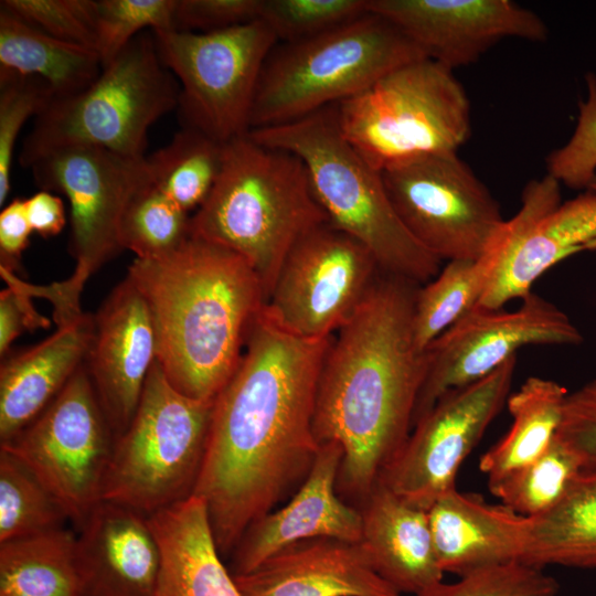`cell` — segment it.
I'll use <instances>...</instances> for the list:
<instances>
[{
	"label": "cell",
	"mask_w": 596,
	"mask_h": 596,
	"mask_svg": "<svg viewBox=\"0 0 596 596\" xmlns=\"http://www.w3.org/2000/svg\"><path fill=\"white\" fill-rule=\"evenodd\" d=\"M331 337L294 336L263 308L249 326L238 364L214 400L193 491L222 557L315 460L317 384Z\"/></svg>",
	"instance_id": "obj_1"
},
{
	"label": "cell",
	"mask_w": 596,
	"mask_h": 596,
	"mask_svg": "<svg viewBox=\"0 0 596 596\" xmlns=\"http://www.w3.org/2000/svg\"><path fill=\"white\" fill-rule=\"evenodd\" d=\"M421 285L382 272L353 316L332 334L316 393L313 434L343 456L337 490L361 501L413 427L425 351L413 337Z\"/></svg>",
	"instance_id": "obj_2"
},
{
	"label": "cell",
	"mask_w": 596,
	"mask_h": 596,
	"mask_svg": "<svg viewBox=\"0 0 596 596\" xmlns=\"http://www.w3.org/2000/svg\"><path fill=\"white\" fill-rule=\"evenodd\" d=\"M127 278L149 306L169 383L188 397L214 401L265 305L255 270L236 253L190 235L169 253L136 257Z\"/></svg>",
	"instance_id": "obj_3"
},
{
	"label": "cell",
	"mask_w": 596,
	"mask_h": 596,
	"mask_svg": "<svg viewBox=\"0 0 596 596\" xmlns=\"http://www.w3.org/2000/svg\"><path fill=\"white\" fill-rule=\"evenodd\" d=\"M328 223L302 160L248 134L225 146L222 171L190 219V235L243 257L268 299L294 245Z\"/></svg>",
	"instance_id": "obj_4"
},
{
	"label": "cell",
	"mask_w": 596,
	"mask_h": 596,
	"mask_svg": "<svg viewBox=\"0 0 596 596\" xmlns=\"http://www.w3.org/2000/svg\"><path fill=\"white\" fill-rule=\"evenodd\" d=\"M337 105L248 135L302 160L328 223L369 248L384 273L424 285L439 273L443 260L405 228L391 203L382 171L343 137Z\"/></svg>",
	"instance_id": "obj_5"
},
{
	"label": "cell",
	"mask_w": 596,
	"mask_h": 596,
	"mask_svg": "<svg viewBox=\"0 0 596 596\" xmlns=\"http://www.w3.org/2000/svg\"><path fill=\"white\" fill-rule=\"evenodd\" d=\"M423 57L396 25L370 10L322 34L278 42L260 73L251 130L290 124L340 104Z\"/></svg>",
	"instance_id": "obj_6"
},
{
	"label": "cell",
	"mask_w": 596,
	"mask_h": 596,
	"mask_svg": "<svg viewBox=\"0 0 596 596\" xmlns=\"http://www.w3.org/2000/svg\"><path fill=\"white\" fill-rule=\"evenodd\" d=\"M179 93L153 34L142 32L88 86L52 99L24 138L19 163L30 168L44 155L74 146L145 158L149 128L178 106Z\"/></svg>",
	"instance_id": "obj_7"
},
{
	"label": "cell",
	"mask_w": 596,
	"mask_h": 596,
	"mask_svg": "<svg viewBox=\"0 0 596 596\" xmlns=\"http://www.w3.org/2000/svg\"><path fill=\"white\" fill-rule=\"evenodd\" d=\"M468 95L453 70L423 57L337 105L343 137L375 169L458 152L471 135Z\"/></svg>",
	"instance_id": "obj_8"
},
{
	"label": "cell",
	"mask_w": 596,
	"mask_h": 596,
	"mask_svg": "<svg viewBox=\"0 0 596 596\" xmlns=\"http://www.w3.org/2000/svg\"><path fill=\"white\" fill-rule=\"evenodd\" d=\"M213 405L177 391L156 359L131 423L115 438L103 500L149 517L191 497Z\"/></svg>",
	"instance_id": "obj_9"
},
{
	"label": "cell",
	"mask_w": 596,
	"mask_h": 596,
	"mask_svg": "<svg viewBox=\"0 0 596 596\" xmlns=\"http://www.w3.org/2000/svg\"><path fill=\"white\" fill-rule=\"evenodd\" d=\"M36 184L65 195L71 209V277L35 288L54 315L81 311L79 296L102 266L123 251L120 224L134 195L152 182L147 157L134 159L106 149L74 146L53 150L30 167Z\"/></svg>",
	"instance_id": "obj_10"
},
{
	"label": "cell",
	"mask_w": 596,
	"mask_h": 596,
	"mask_svg": "<svg viewBox=\"0 0 596 596\" xmlns=\"http://www.w3.org/2000/svg\"><path fill=\"white\" fill-rule=\"evenodd\" d=\"M152 34L162 64L180 83L184 127L224 143L248 134L260 73L278 43L269 26L256 20L212 32Z\"/></svg>",
	"instance_id": "obj_11"
},
{
	"label": "cell",
	"mask_w": 596,
	"mask_h": 596,
	"mask_svg": "<svg viewBox=\"0 0 596 596\" xmlns=\"http://www.w3.org/2000/svg\"><path fill=\"white\" fill-rule=\"evenodd\" d=\"M382 177L405 228L440 260H477L504 221L458 152L415 156L389 166Z\"/></svg>",
	"instance_id": "obj_12"
},
{
	"label": "cell",
	"mask_w": 596,
	"mask_h": 596,
	"mask_svg": "<svg viewBox=\"0 0 596 596\" xmlns=\"http://www.w3.org/2000/svg\"><path fill=\"white\" fill-rule=\"evenodd\" d=\"M114 443L84 362L42 414L0 447L30 467L79 528L103 501Z\"/></svg>",
	"instance_id": "obj_13"
},
{
	"label": "cell",
	"mask_w": 596,
	"mask_h": 596,
	"mask_svg": "<svg viewBox=\"0 0 596 596\" xmlns=\"http://www.w3.org/2000/svg\"><path fill=\"white\" fill-rule=\"evenodd\" d=\"M596 248V192L562 202L549 174L523 188L519 211L504 220L477 259L483 288L479 306L500 309L524 298L535 280L562 259Z\"/></svg>",
	"instance_id": "obj_14"
},
{
	"label": "cell",
	"mask_w": 596,
	"mask_h": 596,
	"mask_svg": "<svg viewBox=\"0 0 596 596\" xmlns=\"http://www.w3.org/2000/svg\"><path fill=\"white\" fill-rule=\"evenodd\" d=\"M382 272L361 242L321 224L288 253L263 312L294 336L329 338L353 316Z\"/></svg>",
	"instance_id": "obj_15"
},
{
	"label": "cell",
	"mask_w": 596,
	"mask_h": 596,
	"mask_svg": "<svg viewBox=\"0 0 596 596\" xmlns=\"http://www.w3.org/2000/svg\"><path fill=\"white\" fill-rule=\"evenodd\" d=\"M515 364L517 355L483 379L444 394L413 426L379 481L425 511L456 489L462 461L507 403Z\"/></svg>",
	"instance_id": "obj_16"
},
{
	"label": "cell",
	"mask_w": 596,
	"mask_h": 596,
	"mask_svg": "<svg viewBox=\"0 0 596 596\" xmlns=\"http://www.w3.org/2000/svg\"><path fill=\"white\" fill-rule=\"evenodd\" d=\"M521 301L512 311L476 305L426 348L413 426L444 394L483 379L525 345L583 342L581 331L553 302L532 291Z\"/></svg>",
	"instance_id": "obj_17"
},
{
	"label": "cell",
	"mask_w": 596,
	"mask_h": 596,
	"mask_svg": "<svg viewBox=\"0 0 596 596\" xmlns=\"http://www.w3.org/2000/svg\"><path fill=\"white\" fill-rule=\"evenodd\" d=\"M368 7L453 71L507 38L545 42L549 36L545 22L512 0H369Z\"/></svg>",
	"instance_id": "obj_18"
},
{
	"label": "cell",
	"mask_w": 596,
	"mask_h": 596,
	"mask_svg": "<svg viewBox=\"0 0 596 596\" xmlns=\"http://www.w3.org/2000/svg\"><path fill=\"white\" fill-rule=\"evenodd\" d=\"M157 359L149 306L126 277L94 315L85 365L115 438L131 423Z\"/></svg>",
	"instance_id": "obj_19"
},
{
	"label": "cell",
	"mask_w": 596,
	"mask_h": 596,
	"mask_svg": "<svg viewBox=\"0 0 596 596\" xmlns=\"http://www.w3.org/2000/svg\"><path fill=\"white\" fill-rule=\"evenodd\" d=\"M338 443L320 445L315 460L292 498L252 523L232 552L233 576L254 571L283 549L305 540L331 538L360 542V511L337 490L342 461Z\"/></svg>",
	"instance_id": "obj_20"
},
{
	"label": "cell",
	"mask_w": 596,
	"mask_h": 596,
	"mask_svg": "<svg viewBox=\"0 0 596 596\" xmlns=\"http://www.w3.org/2000/svg\"><path fill=\"white\" fill-rule=\"evenodd\" d=\"M76 536L81 596H156L161 554L147 515L103 500Z\"/></svg>",
	"instance_id": "obj_21"
},
{
	"label": "cell",
	"mask_w": 596,
	"mask_h": 596,
	"mask_svg": "<svg viewBox=\"0 0 596 596\" xmlns=\"http://www.w3.org/2000/svg\"><path fill=\"white\" fill-rule=\"evenodd\" d=\"M243 596H400L372 567L360 542L294 543L234 576Z\"/></svg>",
	"instance_id": "obj_22"
},
{
	"label": "cell",
	"mask_w": 596,
	"mask_h": 596,
	"mask_svg": "<svg viewBox=\"0 0 596 596\" xmlns=\"http://www.w3.org/2000/svg\"><path fill=\"white\" fill-rule=\"evenodd\" d=\"M433 544L444 573L462 576L520 562L530 518L503 504L453 489L427 510Z\"/></svg>",
	"instance_id": "obj_23"
},
{
	"label": "cell",
	"mask_w": 596,
	"mask_h": 596,
	"mask_svg": "<svg viewBox=\"0 0 596 596\" xmlns=\"http://www.w3.org/2000/svg\"><path fill=\"white\" fill-rule=\"evenodd\" d=\"M56 326L52 336L1 364L0 444L40 416L86 360L94 315L81 312Z\"/></svg>",
	"instance_id": "obj_24"
},
{
	"label": "cell",
	"mask_w": 596,
	"mask_h": 596,
	"mask_svg": "<svg viewBox=\"0 0 596 596\" xmlns=\"http://www.w3.org/2000/svg\"><path fill=\"white\" fill-rule=\"evenodd\" d=\"M360 544L372 567L400 594L413 596L443 581L427 511L379 480L360 501Z\"/></svg>",
	"instance_id": "obj_25"
},
{
	"label": "cell",
	"mask_w": 596,
	"mask_h": 596,
	"mask_svg": "<svg viewBox=\"0 0 596 596\" xmlns=\"http://www.w3.org/2000/svg\"><path fill=\"white\" fill-rule=\"evenodd\" d=\"M148 521L161 554L156 596H243L223 563L200 498L192 494Z\"/></svg>",
	"instance_id": "obj_26"
},
{
	"label": "cell",
	"mask_w": 596,
	"mask_h": 596,
	"mask_svg": "<svg viewBox=\"0 0 596 596\" xmlns=\"http://www.w3.org/2000/svg\"><path fill=\"white\" fill-rule=\"evenodd\" d=\"M521 563L596 567V464L584 465L558 502L530 518Z\"/></svg>",
	"instance_id": "obj_27"
},
{
	"label": "cell",
	"mask_w": 596,
	"mask_h": 596,
	"mask_svg": "<svg viewBox=\"0 0 596 596\" xmlns=\"http://www.w3.org/2000/svg\"><path fill=\"white\" fill-rule=\"evenodd\" d=\"M102 68L96 51L53 38L0 9V77L41 78L60 98L88 86Z\"/></svg>",
	"instance_id": "obj_28"
},
{
	"label": "cell",
	"mask_w": 596,
	"mask_h": 596,
	"mask_svg": "<svg viewBox=\"0 0 596 596\" xmlns=\"http://www.w3.org/2000/svg\"><path fill=\"white\" fill-rule=\"evenodd\" d=\"M567 393L553 380L531 376L509 395L511 427L479 462L489 486L532 462L547 449L557 434Z\"/></svg>",
	"instance_id": "obj_29"
},
{
	"label": "cell",
	"mask_w": 596,
	"mask_h": 596,
	"mask_svg": "<svg viewBox=\"0 0 596 596\" xmlns=\"http://www.w3.org/2000/svg\"><path fill=\"white\" fill-rule=\"evenodd\" d=\"M76 545L65 526L0 543V596H81Z\"/></svg>",
	"instance_id": "obj_30"
},
{
	"label": "cell",
	"mask_w": 596,
	"mask_h": 596,
	"mask_svg": "<svg viewBox=\"0 0 596 596\" xmlns=\"http://www.w3.org/2000/svg\"><path fill=\"white\" fill-rule=\"evenodd\" d=\"M226 143L184 127L147 157L152 183L183 211L198 210L223 168Z\"/></svg>",
	"instance_id": "obj_31"
},
{
	"label": "cell",
	"mask_w": 596,
	"mask_h": 596,
	"mask_svg": "<svg viewBox=\"0 0 596 596\" xmlns=\"http://www.w3.org/2000/svg\"><path fill=\"white\" fill-rule=\"evenodd\" d=\"M68 520L30 467L0 447V543L63 528Z\"/></svg>",
	"instance_id": "obj_32"
},
{
	"label": "cell",
	"mask_w": 596,
	"mask_h": 596,
	"mask_svg": "<svg viewBox=\"0 0 596 596\" xmlns=\"http://www.w3.org/2000/svg\"><path fill=\"white\" fill-rule=\"evenodd\" d=\"M483 276L477 260H449L416 291L413 337L416 349L426 348L479 304Z\"/></svg>",
	"instance_id": "obj_33"
},
{
	"label": "cell",
	"mask_w": 596,
	"mask_h": 596,
	"mask_svg": "<svg viewBox=\"0 0 596 596\" xmlns=\"http://www.w3.org/2000/svg\"><path fill=\"white\" fill-rule=\"evenodd\" d=\"M584 467L583 459L557 436L535 460L489 486L503 505L528 517L552 509Z\"/></svg>",
	"instance_id": "obj_34"
},
{
	"label": "cell",
	"mask_w": 596,
	"mask_h": 596,
	"mask_svg": "<svg viewBox=\"0 0 596 596\" xmlns=\"http://www.w3.org/2000/svg\"><path fill=\"white\" fill-rule=\"evenodd\" d=\"M190 219L152 182L129 202L120 224V244L137 258L163 255L190 236Z\"/></svg>",
	"instance_id": "obj_35"
},
{
	"label": "cell",
	"mask_w": 596,
	"mask_h": 596,
	"mask_svg": "<svg viewBox=\"0 0 596 596\" xmlns=\"http://www.w3.org/2000/svg\"><path fill=\"white\" fill-rule=\"evenodd\" d=\"M177 0L97 1L96 52L102 67L110 63L145 29H174Z\"/></svg>",
	"instance_id": "obj_36"
},
{
	"label": "cell",
	"mask_w": 596,
	"mask_h": 596,
	"mask_svg": "<svg viewBox=\"0 0 596 596\" xmlns=\"http://www.w3.org/2000/svg\"><path fill=\"white\" fill-rule=\"evenodd\" d=\"M369 0H263L260 20L277 42L309 39L369 11Z\"/></svg>",
	"instance_id": "obj_37"
},
{
	"label": "cell",
	"mask_w": 596,
	"mask_h": 596,
	"mask_svg": "<svg viewBox=\"0 0 596 596\" xmlns=\"http://www.w3.org/2000/svg\"><path fill=\"white\" fill-rule=\"evenodd\" d=\"M443 581L414 596H557L558 584L543 568L512 562Z\"/></svg>",
	"instance_id": "obj_38"
},
{
	"label": "cell",
	"mask_w": 596,
	"mask_h": 596,
	"mask_svg": "<svg viewBox=\"0 0 596 596\" xmlns=\"http://www.w3.org/2000/svg\"><path fill=\"white\" fill-rule=\"evenodd\" d=\"M54 98L50 86L33 76L0 77V205L10 192V173L18 136Z\"/></svg>",
	"instance_id": "obj_39"
},
{
	"label": "cell",
	"mask_w": 596,
	"mask_h": 596,
	"mask_svg": "<svg viewBox=\"0 0 596 596\" xmlns=\"http://www.w3.org/2000/svg\"><path fill=\"white\" fill-rule=\"evenodd\" d=\"M0 9L53 38L96 51L97 1L2 0Z\"/></svg>",
	"instance_id": "obj_40"
},
{
	"label": "cell",
	"mask_w": 596,
	"mask_h": 596,
	"mask_svg": "<svg viewBox=\"0 0 596 596\" xmlns=\"http://www.w3.org/2000/svg\"><path fill=\"white\" fill-rule=\"evenodd\" d=\"M586 97L568 140L546 157V174L573 190H587L596 174V73L585 74Z\"/></svg>",
	"instance_id": "obj_41"
},
{
	"label": "cell",
	"mask_w": 596,
	"mask_h": 596,
	"mask_svg": "<svg viewBox=\"0 0 596 596\" xmlns=\"http://www.w3.org/2000/svg\"><path fill=\"white\" fill-rule=\"evenodd\" d=\"M263 0H177L174 29L225 30L260 20Z\"/></svg>",
	"instance_id": "obj_42"
},
{
	"label": "cell",
	"mask_w": 596,
	"mask_h": 596,
	"mask_svg": "<svg viewBox=\"0 0 596 596\" xmlns=\"http://www.w3.org/2000/svg\"><path fill=\"white\" fill-rule=\"evenodd\" d=\"M556 436L584 465L596 464V377L567 393Z\"/></svg>",
	"instance_id": "obj_43"
},
{
	"label": "cell",
	"mask_w": 596,
	"mask_h": 596,
	"mask_svg": "<svg viewBox=\"0 0 596 596\" xmlns=\"http://www.w3.org/2000/svg\"><path fill=\"white\" fill-rule=\"evenodd\" d=\"M0 269L8 284L0 294V354L3 356L21 333L46 328L50 321L32 306L26 283L15 277L9 267L0 265Z\"/></svg>",
	"instance_id": "obj_44"
},
{
	"label": "cell",
	"mask_w": 596,
	"mask_h": 596,
	"mask_svg": "<svg viewBox=\"0 0 596 596\" xmlns=\"http://www.w3.org/2000/svg\"><path fill=\"white\" fill-rule=\"evenodd\" d=\"M32 232L25 200L17 198L4 205L0 213V265L15 268Z\"/></svg>",
	"instance_id": "obj_45"
},
{
	"label": "cell",
	"mask_w": 596,
	"mask_h": 596,
	"mask_svg": "<svg viewBox=\"0 0 596 596\" xmlns=\"http://www.w3.org/2000/svg\"><path fill=\"white\" fill-rule=\"evenodd\" d=\"M26 215L32 231L42 237L58 235L65 226V206L60 196L41 190L25 199Z\"/></svg>",
	"instance_id": "obj_46"
},
{
	"label": "cell",
	"mask_w": 596,
	"mask_h": 596,
	"mask_svg": "<svg viewBox=\"0 0 596 596\" xmlns=\"http://www.w3.org/2000/svg\"><path fill=\"white\" fill-rule=\"evenodd\" d=\"M587 190H592V191H595V192H596V174H595V177L593 178L592 182L589 183Z\"/></svg>",
	"instance_id": "obj_47"
}]
</instances>
